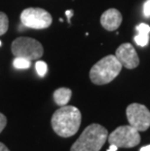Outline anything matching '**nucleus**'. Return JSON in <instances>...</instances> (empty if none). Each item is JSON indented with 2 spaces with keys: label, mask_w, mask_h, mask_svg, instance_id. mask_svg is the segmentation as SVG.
Masks as SVG:
<instances>
[{
  "label": "nucleus",
  "mask_w": 150,
  "mask_h": 151,
  "mask_svg": "<svg viewBox=\"0 0 150 151\" xmlns=\"http://www.w3.org/2000/svg\"><path fill=\"white\" fill-rule=\"evenodd\" d=\"M81 112L72 105H63L53 114L51 124L54 132L62 137H72L81 125Z\"/></svg>",
  "instance_id": "nucleus-1"
},
{
  "label": "nucleus",
  "mask_w": 150,
  "mask_h": 151,
  "mask_svg": "<svg viewBox=\"0 0 150 151\" xmlns=\"http://www.w3.org/2000/svg\"><path fill=\"white\" fill-rule=\"evenodd\" d=\"M108 132L100 124H91L72 144L70 151H100L107 140Z\"/></svg>",
  "instance_id": "nucleus-2"
},
{
  "label": "nucleus",
  "mask_w": 150,
  "mask_h": 151,
  "mask_svg": "<svg viewBox=\"0 0 150 151\" xmlns=\"http://www.w3.org/2000/svg\"><path fill=\"white\" fill-rule=\"evenodd\" d=\"M122 65L115 55H108L103 58L90 70V79L95 85H105L113 81L119 75Z\"/></svg>",
  "instance_id": "nucleus-3"
},
{
  "label": "nucleus",
  "mask_w": 150,
  "mask_h": 151,
  "mask_svg": "<svg viewBox=\"0 0 150 151\" xmlns=\"http://www.w3.org/2000/svg\"><path fill=\"white\" fill-rule=\"evenodd\" d=\"M11 51L14 57L24 58L30 62L39 60L44 54L42 44L30 37L16 38L12 42Z\"/></svg>",
  "instance_id": "nucleus-4"
},
{
  "label": "nucleus",
  "mask_w": 150,
  "mask_h": 151,
  "mask_svg": "<svg viewBox=\"0 0 150 151\" xmlns=\"http://www.w3.org/2000/svg\"><path fill=\"white\" fill-rule=\"evenodd\" d=\"M109 144H114L118 148H132L140 142L139 132L131 125H124L116 128L107 137Z\"/></svg>",
  "instance_id": "nucleus-5"
},
{
  "label": "nucleus",
  "mask_w": 150,
  "mask_h": 151,
  "mask_svg": "<svg viewBox=\"0 0 150 151\" xmlns=\"http://www.w3.org/2000/svg\"><path fill=\"white\" fill-rule=\"evenodd\" d=\"M22 24L33 29H44L49 27L53 22V18L48 11L43 8H27L21 13Z\"/></svg>",
  "instance_id": "nucleus-6"
},
{
  "label": "nucleus",
  "mask_w": 150,
  "mask_h": 151,
  "mask_svg": "<svg viewBox=\"0 0 150 151\" xmlns=\"http://www.w3.org/2000/svg\"><path fill=\"white\" fill-rule=\"evenodd\" d=\"M128 121L139 132H144L150 127V111L143 104H132L126 109Z\"/></svg>",
  "instance_id": "nucleus-7"
},
{
  "label": "nucleus",
  "mask_w": 150,
  "mask_h": 151,
  "mask_svg": "<svg viewBox=\"0 0 150 151\" xmlns=\"http://www.w3.org/2000/svg\"><path fill=\"white\" fill-rule=\"evenodd\" d=\"M115 57L122 66L128 69H133L139 65V59L136 49L131 43L121 44L115 52Z\"/></svg>",
  "instance_id": "nucleus-8"
},
{
  "label": "nucleus",
  "mask_w": 150,
  "mask_h": 151,
  "mask_svg": "<svg viewBox=\"0 0 150 151\" xmlns=\"http://www.w3.org/2000/svg\"><path fill=\"white\" fill-rule=\"evenodd\" d=\"M122 15L115 8H110L103 13L100 17V24L108 31H114L118 29L122 22Z\"/></svg>",
  "instance_id": "nucleus-9"
},
{
  "label": "nucleus",
  "mask_w": 150,
  "mask_h": 151,
  "mask_svg": "<svg viewBox=\"0 0 150 151\" xmlns=\"http://www.w3.org/2000/svg\"><path fill=\"white\" fill-rule=\"evenodd\" d=\"M136 30L138 31V34L135 36V42L140 47H145L149 42L150 27L141 22L136 27Z\"/></svg>",
  "instance_id": "nucleus-10"
},
{
  "label": "nucleus",
  "mask_w": 150,
  "mask_h": 151,
  "mask_svg": "<svg viewBox=\"0 0 150 151\" xmlns=\"http://www.w3.org/2000/svg\"><path fill=\"white\" fill-rule=\"evenodd\" d=\"M71 96H72L71 90L68 88H65V87H62V88L57 89L54 92L53 98L56 104L60 105V106H63V105H66L68 104V101L71 99Z\"/></svg>",
  "instance_id": "nucleus-11"
},
{
  "label": "nucleus",
  "mask_w": 150,
  "mask_h": 151,
  "mask_svg": "<svg viewBox=\"0 0 150 151\" xmlns=\"http://www.w3.org/2000/svg\"><path fill=\"white\" fill-rule=\"evenodd\" d=\"M13 65L17 69H27L29 68L31 65V62L24 58L15 57L14 60H13Z\"/></svg>",
  "instance_id": "nucleus-12"
},
{
  "label": "nucleus",
  "mask_w": 150,
  "mask_h": 151,
  "mask_svg": "<svg viewBox=\"0 0 150 151\" xmlns=\"http://www.w3.org/2000/svg\"><path fill=\"white\" fill-rule=\"evenodd\" d=\"M9 27V20L5 13L0 12V36L7 32Z\"/></svg>",
  "instance_id": "nucleus-13"
},
{
  "label": "nucleus",
  "mask_w": 150,
  "mask_h": 151,
  "mask_svg": "<svg viewBox=\"0 0 150 151\" xmlns=\"http://www.w3.org/2000/svg\"><path fill=\"white\" fill-rule=\"evenodd\" d=\"M35 68H36V71L40 77H44L46 75L48 66L45 62H43V60H38V62H36V63H35Z\"/></svg>",
  "instance_id": "nucleus-14"
},
{
  "label": "nucleus",
  "mask_w": 150,
  "mask_h": 151,
  "mask_svg": "<svg viewBox=\"0 0 150 151\" xmlns=\"http://www.w3.org/2000/svg\"><path fill=\"white\" fill-rule=\"evenodd\" d=\"M143 14L146 18L150 17V0H146L143 4Z\"/></svg>",
  "instance_id": "nucleus-15"
},
{
  "label": "nucleus",
  "mask_w": 150,
  "mask_h": 151,
  "mask_svg": "<svg viewBox=\"0 0 150 151\" xmlns=\"http://www.w3.org/2000/svg\"><path fill=\"white\" fill-rule=\"evenodd\" d=\"M6 125H7V118L4 114L0 112V133L5 129Z\"/></svg>",
  "instance_id": "nucleus-16"
},
{
  "label": "nucleus",
  "mask_w": 150,
  "mask_h": 151,
  "mask_svg": "<svg viewBox=\"0 0 150 151\" xmlns=\"http://www.w3.org/2000/svg\"><path fill=\"white\" fill-rule=\"evenodd\" d=\"M65 14H66V17H67V19H68V22H70V19H71V17L73 16V11L72 10H67L65 12Z\"/></svg>",
  "instance_id": "nucleus-17"
},
{
  "label": "nucleus",
  "mask_w": 150,
  "mask_h": 151,
  "mask_svg": "<svg viewBox=\"0 0 150 151\" xmlns=\"http://www.w3.org/2000/svg\"><path fill=\"white\" fill-rule=\"evenodd\" d=\"M0 151H10V150L8 149V147L4 143L0 142Z\"/></svg>",
  "instance_id": "nucleus-18"
},
{
  "label": "nucleus",
  "mask_w": 150,
  "mask_h": 151,
  "mask_svg": "<svg viewBox=\"0 0 150 151\" xmlns=\"http://www.w3.org/2000/svg\"><path fill=\"white\" fill-rule=\"evenodd\" d=\"M118 150V147L116 145H114V144H110L109 148L107 149V151H117Z\"/></svg>",
  "instance_id": "nucleus-19"
},
{
  "label": "nucleus",
  "mask_w": 150,
  "mask_h": 151,
  "mask_svg": "<svg viewBox=\"0 0 150 151\" xmlns=\"http://www.w3.org/2000/svg\"><path fill=\"white\" fill-rule=\"evenodd\" d=\"M140 151H150V144H149V145L141 147V148H140Z\"/></svg>",
  "instance_id": "nucleus-20"
},
{
  "label": "nucleus",
  "mask_w": 150,
  "mask_h": 151,
  "mask_svg": "<svg viewBox=\"0 0 150 151\" xmlns=\"http://www.w3.org/2000/svg\"><path fill=\"white\" fill-rule=\"evenodd\" d=\"M1 44H2V43H1V41H0V46H1Z\"/></svg>",
  "instance_id": "nucleus-21"
}]
</instances>
